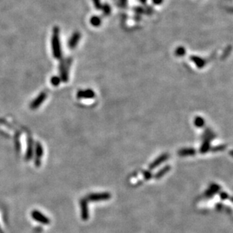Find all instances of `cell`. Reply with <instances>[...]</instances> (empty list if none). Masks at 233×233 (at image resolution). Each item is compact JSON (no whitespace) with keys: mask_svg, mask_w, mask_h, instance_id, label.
Wrapping results in <instances>:
<instances>
[{"mask_svg":"<svg viewBox=\"0 0 233 233\" xmlns=\"http://www.w3.org/2000/svg\"><path fill=\"white\" fill-rule=\"evenodd\" d=\"M143 177H144V179L145 180H149V179L151 178V177H152V172H151L150 171H143Z\"/></svg>","mask_w":233,"mask_h":233,"instance_id":"obj_23","label":"cell"},{"mask_svg":"<svg viewBox=\"0 0 233 233\" xmlns=\"http://www.w3.org/2000/svg\"><path fill=\"white\" fill-rule=\"evenodd\" d=\"M61 79L60 77L58 76H56V75H55V76L52 77L51 78V84L53 85V86H58L60 84V82Z\"/></svg>","mask_w":233,"mask_h":233,"instance_id":"obj_19","label":"cell"},{"mask_svg":"<svg viewBox=\"0 0 233 233\" xmlns=\"http://www.w3.org/2000/svg\"><path fill=\"white\" fill-rule=\"evenodd\" d=\"M72 60L67 58L61 61L60 63V79L64 82H66L69 78V68L71 65Z\"/></svg>","mask_w":233,"mask_h":233,"instance_id":"obj_3","label":"cell"},{"mask_svg":"<svg viewBox=\"0 0 233 233\" xmlns=\"http://www.w3.org/2000/svg\"><path fill=\"white\" fill-rule=\"evenodd\" d=\"M43 147L40 143L37 142L36 144V157H35L34 163L36 167H39L41 165L42 155H43Z\"/></svg>","mask_w":233,"mask_h":233,"instance_id":"obj_8","label":"cell"},{"mask_svg":"<svg viewBox=\"0 0 233 233\" xmlns=\"http://www.w3.org/2000/svg\"><path fill=\"white\" fill-rule=\"evenodd\" d=\"M88 202H102L107 201L111 199V194L109 193H91L85 198Z\"/></svg>","mask_w":233,"mask_h":233,"instance_id":"obj_4","label":"cell"},{"mask_svg":"<svg viewBox=\"0 0 233 233\" xmlns=\"http://www.w3.org/2000/svg\"><path fill=\"white\" fill-rule=\"evenodd\" d=\"M226 145H219L217 146L213 147L212 149H211V151L214 152H221V151H223L224 149H226Z\"/></svg>","mask_w":233,"mask_h":233,"instance_id":"obj_21","label":"cell"},{"mask_svg":"<svg viewBox=\"0 0 233 233\" xmlns=\"http://www.w3.org/2000/svg\"><path fill=\"white\" fill-rule=\"evenodd\" d=\"M194 124L198 128H202V127H204V125H205V120H204L203 118L200 117V116H198V117L195 118Z\"/></svg>","mask_w":233,"mask_h":233,"instance_id":"obj_18","label":"cell"},{"mask_svg":"<svg viewBox=\"0 0 233 233\" xmlns=\"http://www.w3.org/2000/svg\"><path fill=\"white\" fill-rule=\"evenodd\" d=\"M52 50L54 58L56 59H60L62 56L60 39L59 27H55L52 36Z\"/></svg>","mask_w":233,"mask_h":233,"instance_id":"obj_1","label":"cell"},{"mask_svg":"<svg viewBox=\"0 0 233 233\" xmlns=\"http://www.w3.org/2000/svg\"><path fill=\"white\" fill-rule=\"evenodd\" d=\"M80 210H81V220L87 221L89 219V209H88V201L85 198L80 200Z\"/></svg>","mask_w":233,"mask_h":233,"instance_id":"obj_6","label":"cell"},{"mask_svg":"<svg viewBox=\"0 0 233 233\" xmlns=\"http://www.w3.org/2000/svg\"><path fill=\"white\" fill-rule=\"evenodd\" d=\"M31 217L33 220L44 225L50 224V219L38 210H33L31 212Z\"/></svg>","mask_w":233,"mask_h":233,"instance_id":"obj_5","label":"cell"},{"mask_svg":"<svg viewBox=\"0 0 233 233\" xmlns=\"http://www.w3.org/2000/svg\"><path fill=\"white\" fill-rule=\"evenodd\" d=\"M220 199H222V200H226V199H228L229 195L227 194L226 193H225V192H222V193H220Z\"/></svg>","mask_w":233,"mask_h":233,"instance_id":"obj_25","label":"cell"},{"mask_svg":"<svg viewBox=\"0 0 233 233\" xmlns=\"http://www.w3.org/2000/svg\"><path fill=\"white\" fill-rule=\"evenodd\" d=\"M90 22H91V25L94 27H98L101 24V19L97 16H93L90 20Z\"/></svg>","mask_w":233,"mask_h":233,"instance_id":"obj_17","label":"cell"},{"mask_svg":"<svg viewBox=\"0 0 233 233\" xmlns=\"http://www.w3.org/2000/svg\"><path fill=\"white\" fill-rule=\"evenodd\" d=\"M220 190V186L219 185L216 184V183H212L210 186L209 189L205 192V196L208 198H211L214 194L217 193Z\"/></svg>","mask_w":233,"mask_h":233,"instance_id":"obj_12","label":"cell"},{"mask_svg":"<svg viewBox=\"0 0 233 233\" xmlns=\"http://www.w3.org/2000/svg\"><path fill=\"white\" fill-rule=\"evenodd\" d=\"M196 150L194 148H184L178 151L177 154L180 156H188V155H196Z\"/></svg>","mask_w":233,"mask_h":233,"instance_id":"obj_14","label":"cell"},{"mask_svg":"<svg viewBox=\"0 0 233 233\" xmlns=\"http://www.w3.org/2000/svg\"><path fill=\"white\" fill-rule=\"evenodd\" d=\"M169 156H170V155H169L168 153H164L162 154V155H159L156 159L154 160V161L149 164V169H150V170H152V169L156 168L158 166H159L160 164H162L163 162L167 161V160L169 158Z\"/></svg>","mask_w":233,"mask_h":233,"instance_id":"obj_9","label":"cell"},{"mask_svg":"<svg viewBox=\"0 0 233 233\" xmlns=\"http://www.w3.org/2000/svg\"><path fill=\"white\" fill-rule=\"evenodd\" d=\"M28 145H27V152H26V160L27 161H30L32 158H33V142L31 138H29L28 140Z\"/></svg>","mask_w":233,"mask_h":233,"instance_id":"obj_13","label":"cell"},{"mask_svg":"<svg viewBox=\"0 0 233 233\" xmlns=\"http://www.w3.org/2000/svg\"><path fill=\"white\" fill-rule=\"evenodd\" d=\"M80 39H81V34H80V33L75 32V33L71 36V37L69 38V42H68V47H69V49H75V47L78 46Z\"/></svg>","mask_w":233,"mask_h":233,"instance_id":"obj_10","label":"cell"},{"mask_svg":"<svg viewBox=\"0 0 233 233\" xmlns=\"http://www.w3.org/2000/svg\"><path fill=\"white\" fill-rule=\"evenodd\" d=\"M47 98V94H46L45 91H42L40 94H39V95L31 102V103L30 104V107L31 110H37L42 103H44L45 100Z\"/></svg>","mask_w":233,"mask_h":233,"instance_id":"obj_7","label":"cell"},{"mask_svg":"<svg viewBox=\"0 0 233 233\" xmlns=\"http://www.w3.org/2000/svg\"><path fill=\"white\" fill-rule=\"evenodd\" d=\"M175 54L177 56L179 57H182L183 55H185L186 54V49L183 47H178L175 51Z\"/></svg>","mask_w":233,"mask_h":233,"instance_id":"obj_20","label":"cell"},{"mask_svg":"<svg viewBox=\"0 0 233 233\" xmlns=\"http://www.w3.org/2000/svg\"><path fill=\"white\" fill-rule=\"evenodd\" d=\"M101 8L103 9V14H104L105 15H108V14H110V12H111V8H110V7L109 6V5H107V4L102 6Z\"/></svg>","mask_w":233,"mask_h":233,"instance_id":"obj_22","label":"cell"},{"mask_svg":"<svg viewBox=\"0 0 233 233\" xmlns=\"http://www.w3.org/2000/svg\"><path fill=\"white\" fill-rule=\"evenodd\" d=\"M95 96V93L91 89L80 90L77 92V97L80 99H90Z\"/></svg>","mask_w":233,"mask_h":233,"instance_id":"obj_11","label":"cell"},{"mask_svg":"<svg viewBox=\"0 0 233 233\" xmlns=\"http://www.w3.org/2000/svg\"><path fill=\"white\" fill-rule=\"evenodd\" d=\"M171 170V166L170 165H165L164 167H163L162 168H161L156 174H155V179H160L163 177V176L165 175L167 173H168Z\"/></svg>","mask_w":233,"mask_h":233,"instance_id":"obj_16","label":"cell"},{"mask_svg":"<svg viewBox=\"0 0 233 233\" xmlns=\"http://www.w3.org/2000/svg\"><path fill=\"white\" fill-rule=\"evenodd\" d=\"M190 59L196 65V66L199 68L204 67L205 66V63H206V61L205 60L197 56H192Z\"/></svg>","mask_w":233,"mask_h":233,"instance_id":"obj_15","label":"cell"},{"mask_svg":"<svg viewBox=\"0 0 233 233\" xmlns=\"http://www.w3.org/2000/svg\"><path fill=\"white\" fill-rule=\"evenodd\" d=\"M152 2L155 4H156V5H159V4H161L163 2V0H152Z\"/></svg>","mask_w":233,"mask_h":233,"instance_id":"obj_26","label":"cell"},{"mask_svg":"<svg viewBox=\"0 0 233 233\" xmlns=\"http://www.w3.org/2000/svg\"><path fill=\"white\" fill-rule=\"evenodd\" d=\"M215 137V134L210 129H207L204 134V141L200 147V152L205 154L210 150L211 147V141Z\"/></svg>","mask_w":233,"mask_h":233,"instance_id":"obj_2","label":"cell"},{"mask_svg":"<svg viewBox=\"0 0 233 233\" xmlns=\"http://www.w3.org/2000/svg\"><path fill=\"white\" fill-rule=\"evenodd\" d=\"M94 2V5L97 9H100L102 7L101 3H100V0H92Z\"/></svg>","mask_w":233,"mask_h":233,"instance_id":"obj_24","label":"cell"}]
</instances>
